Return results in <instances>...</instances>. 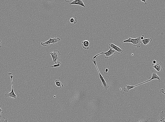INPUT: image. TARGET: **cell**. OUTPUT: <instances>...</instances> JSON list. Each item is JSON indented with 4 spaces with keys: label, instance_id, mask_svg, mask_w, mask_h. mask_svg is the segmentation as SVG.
<instances>
[{
    "label": "cell",
    "instance_id": "obj_16",
    "mask_svg": "<svg viewBox=\"0 0 165 122\" xmlns=\"http://www.w3.org/2000/svg\"><path fill=\"white\" fill-rule=\"evenodd\" d=\"M61 65V63L60 62H58V64H57L54 65L52 66H50L44 67V68H39V69H32V70H28L25 71L33 70H37V69H42L46 68H48V67L49 68L50 67H59Z\"/></svg>",
    "mask_w": 165,
    "mask_h": 122
},
{
    "label": "cell",
    "instance_id": "obj_14",
    "mask_svg": "<svg viewBox=\"0 0 165 122\" xmlns=\"http://www.w3.org/2000/svg\"><path fill=\"white\" fill-rule=\"evenodd\" d=\"M152 40L151 38H147L142 40V42L144 45H146L150 43Z\"/></svg>",
    "mask_w": 165,
    "mask_h": 122
},
{
    "label": "cell",
    "instance_id": "obj_10",
    "mask_svg": "<svg viewBox=\"0 0 165 122\" xmlns=\"http://www.w3.org/2000/svg\"><path fill=\"white\" fill-rule=\"evenodd\" d=\"M151 73L152 75V77L150 79L148 80L149 82L154 79H158V81L159 82L161 81L160 77L158 75L156 72L155 70H152Z\"/></svg>",
    "mask_w": 165,
    "mask_h": 122
},
{
    "label": "cell",
    "instance_id": "obj_21",
    "mask_svg": "<svg viewBox=\"0 0 165 122\" xmlns=\"http://www.w3.org/2000/svg\"><path fill=\"white\" fill-rule=\"evenodd\" d=\"M141 1L142 2H143L144 4V5H146L147 4V3L146 2L147 0H141Z\"/></svg>",
    "mask_w": 165,
    "mask_h": 122
},
{
    "label": "cell",
    "instance_id": "obj_8",
    "mask_svg": "<svg viewBox=\"0 0 165 122\" xmlns=\"http://www.w3.org/2000/svg\"><path fill=\"white\" fill-rule=\"evenodd\" d=\"M108 47L109 49H113L115 51H117L118 54L122 53L124 51V50L121 49L119 47L112 43H109L108 45Z\"/></svg>",
    "mask_w": 165,
    "mask_h": 122
},
{
    "label": "cell",
    "instance_id": "obj_23",
    "mask_svg": "<svg viewBox=\"0 0 165 122\" xmlns=\"http://www.w3.org/2000/svg\"><path fill=\"white\" fill-rule=\"evenodd\" d=\"M108 69L107 68H106L105 69V71L104 72V74H107V72H108Z\"/></svg>",
    "mask_w": 165,
    "mask_h": 122
},
{
    "label": "cell",
    "instance_id": "obj_4",
    "mask_svg": "<svg viewBox=\"0 0 165 122\" xmlns=\"http://www.w3.org/2000/svg\"><path fill=\"white\" fill-rule=\"evenodd\" d=\"M50 54L52 57V62L55 63H56V61L59 60L61 58V54L58 51L54 50L53 52H51Z\"/></svg>",
    "mask_w": 165,
    "mask_h": 122
},
{
    "label": "cell",
    "instance_id": "obj_3",
    "mask_svg": "<svg viewBox=\"0 0 165 122\" xmlns=\"http://www.w3.org/2000/svg\"><path fill=\"white\" fill-rule=\"evenodd\" d=\"M60 39L58 38L55 37L53 38H49V39L45 42L43 43L41 42V45L44 46H49L51 43L56 45L57 42L60 41Z\"/></svg>",
    "mask_w": 165,
    "mask_h": 122
},
{
    "label": "cell",
    "instance_id": "obj_25",
    "mask_svg": "<svg viewBox=\"0 0 165 122\" xmlns=\"http://www.w3.org/2000/svg\"><path fill=\"white\" fill-rule=\"evenodd\" d=\"M157 62V61L155 60H154L153 61V64H155Z\"/></svg>",
    "mask_w": 165,
    "mask_h": 122
},
{
    "label": "cell",
    "instance_id": "obj_18",
    "mask_svg": "<svg viewBox=\"0 0 165 122\" xmlns=\"http://www.w3.org/2000/svg\"><path fill=\"white\" fill-rule=\"evenodd\" d=\"M70 21L71 23H73L74 24H75L77 23V18L76 17L71 18L70 19Z\"/></svg>",
    "mask_w": 165,
    "mask_h": 122
},
{
    "label": "cell",
    "instance_id": "obj_15",
    "mask_svg": "<svg viewBox=\"0 0 165 122\" xmlns=\"http://www.w3.org/2000/svg\"><path fill=\"white\" fill-rule=\"evenodd\" d=\"M126 87H124L123 89L124 91L125 92H128L129 90L132 88H133L135 87V85L134 86H131L130 85H125Z\"/></svg>",
    "mask_w": 165,
    "mask_h": 122
},
{
    "label": "cell",
    "instance_id": "obj_13",
    "mask_svg": "<svg viewBox=\"0 0 165 122\" xmlns=\"http://www.w3.org/2000/svg\"><path fill=\"white\" fill-rule=\"evenodd\" d=\"M89 42L87 40H83L82 42V46L83 49L88 50L89 48Z\"/></svg>",
    "mask_w": 165,
    "mask_h": 122
},
{
    "label": "cell",
    "instance_id": "obj_5",
    "mask_svg": "<svg viewBox=\"0 0 165 122\" xmlns=\"http://www.w3.org/2000/svg\"><path fill=\"white\" fill-rule=\"evenodd\" d=\"M91 61L94 64L96 68L99 75V77L101 80L103 88L105 90H107L109 87V86L107 84L106 82L104 79L103 77L100 72L96 64V61L95 60H94L93 59H92L91 60Z\"/></svg>",
    "mask_w": 165,
    "mask_h": 122
},
{
    "label": "cell",
    "instance_id": "obj_24",
    "mask_svg": "<svg viewBox=\"0 0 165 122\" xmlns=\"http://www.w3.org/2000/svg\"><path fill=\"white\" fill-rule=\"evenodd\" d=\"M144 36L143 35H142L141 37V39L142 40L144 39Z\"/></svg>",
    "mask_w": 165,
    "mask_h": 122
},
{
    "label": "cell",
    "instance_id": "obj_22",
    "mask_svg": "<svg viewBox=\"0 0 165 122\" xmlns=\"http://www.w3.org/2000/svg\"><path fill=\"white\" fill-rule=\"evenodd\" d=\"M3 113L2 110L1 109V106H0V116H1V114Z\"/></svg>",
    "mask_w": 165,
    "mask_h": 122
},
{
    "label": "cell",
    "instance_id": "obj_7",
    "mask_svg": "<svg viewBox=\"0 0 165 122\" xmlns=\"http://www.w3.org/2000/svg\"><path fill=\"white\" fill-rule=\"evenodd\" d=\"M152 67L155 69L158 72L161 71L163 69V65L161 61H157L155 64H152L151 65Z\"/></svg>",
    "mask_w": 165,
    "mask_h": 122
},
{
    "label": "cell",
    "instance_id": "obj_11",
    "mask_svg": "<svg viewBox=\"0 0 165 122\" xmlns=\"http://www.w3.org/2000/svg\"><path fill=\"white\" fill-rule=\"evenodd\" d=\"M150 119V118L148 117L143 116L135 120L134 122H149Z\"/></svg>",
    "mask_w": 165,
    "mask_h": 122
},
{
    "label": "cell",
    "instance_id": "obj_26",
    "mask_svg": "<svg viewBox=\"0 0 165 122\" xmlns=\"http://www.w3.org/2000/svg\"><path fill=\"white\" fill-rule=\"evenodd\" d=\"M2 44L1 41L0 40V48H1L2 47V46H1V44Z\"/></svg>",
    "mask_w": 165,
    "mask_h": 122
},
{
    "label": "cell",
    "instance_id": "obj_2",
    "mask_svg": "<svg viewBox=\"0 0 165 122\" xmlns=\"http://www.w3.org/2000/svg\"><path fill=\"white\" fill-rule=\"evenodd\" d=\"M116 53V51L110 48L108 51L106 52H102L97 54L93 57V59L95 60L97 58V56L98 55L102 54H105V58H108L113 56Z\"/></svg>",
    "mask_w": 165,
    "mask_h": 122
},
{
    "label": "cell",
    "instance_id": "obj_20",
    "mask_svg": "<svg viewBox=\"0 0 165 122\" xmlns=\"http://www.w3.org/2000/svg\"><path fill=\"white\" fill-rule=\"evenodd\" d=\"M160 93H162L164 95H165V91L163 88L161 89L160 90L159 92Z\"/></svg>",
    "mask_w": 165,
    "mask_h": 122
},
{
    "label": "cell",
    "instance_id": "obj_19",
    "mask_svg": "<svg viewBox=\"0 0 165 122\" xmlns=\"http://www.w3.org/2000/svg\"><path fill=\"white\" fill-rule=\"evenodd\" d=\"M8 119L5 117H3L0 119V122H8Z\"/></svg>",
    "mask_w": 165,
    "mask_h": 122
},
{
    "label": "cell",
    "instance_id": "obj_9",
    "mask_svg": "<svg viewBox=\"0 0 165 122\" xmlns=\"http://www.w3.org/2000/svg\"><path fill=\"white\" fill-rule=\"evenodd\" d=\"M156 122H165V111H162L157 118Z\"/></svg>",
    "mask_w": 165,
    "mask_h": 122
},
{
    "label": "cell",
    "instance_id": "obj_1",
    "mask_svg": "<svg viewBox=\"0 0 165 122\" xmlns=\"http://www.w3.org/2000/svg\"><path fill=\"white\" fill-rule=\"evenodd\" d=\"M141 37V36L136 37V38H132L129 37L128 39L124 40L123 42H130L131 43V45L133 46L139 48L140 47V44L142 42Z\"/></svg>",
    "mask_w": 165,
    "mask_h": 122
},
{
    "label": "cell",
    "instance_id": "obj_17",
    "mask_svg": "<svg viewBox=\"0 0 165 122\" xmlns=\"http://www.w3.org/2000/svg\"><path fill=\"white\" fill-rule=\"evenodd\" d=\"M55 82L56 85L58 87H59L60 88L63 87V85L59 80H56Z\"/></svg>",
    "mask_w": 165,
    "mask_h": 122
},
{
    "label": "cell",
    "instance_id": "obj_12",
    "mask_svg": "<svg viewBox=\"0 0 165 122\" xmlns=\"http://www.w3.org/2000/svg\"><path fill=\"white\" fill-rule=\"evenodd\" d=\"M70 5L76 4L80 5L85 7V6L82 0H75L70 3Z\"/></svg>",
    "mask_w": 165,
    "mask_h": 122
},
{
    "label": "cell",
    "instance_id": "obj_6",
    "mask_svg": "<svg viewBox=\"0 0 165 122\" xmlns=\"http://www.w3.org/2000/svg\"><path fill=\"white\" fill-rule=\"evenodd\" d=\"M10 77L11 81V92L9 91L7 92L5 94V95L6 97L16 99L17 98V96L15 93L13 88L12 80L13 76L12 75H11Z\"/></svg>",
    "mask_w": 165,
    "mask_h": 122
}]
</instances>
